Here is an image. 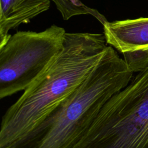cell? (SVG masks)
Listing matches in <instances>:
<instances>
[{
  "mask_svg": "<svg viewBox=\"0 0 148 148\" xmlns=\"http://www.w3.org/2000/svg\"><path fill=\"white\" fill-rule=\"evenodd\" d=\"M66 32L52 25L40 32L18 31L0 46V98L25 90L61 50Z\"/></svg>",
  "mask_w": 148,
  "mask_h": 148,
  "instance_id": "obj_4",
  "label": "cell"
},
{
  "mask_svg": "<svg viewBox=\"0 0 148 148\" xmlns=\"http://www.w3.org/2000/svg\"><path fill=\"white\" fill-rule=\"evenodd\" d=\"M129 69L134 73L140 72L148 66V50H140L123 54Z\"/></svg>",
  "mask_w": 148,
  "mask_h": 148,
  "instance_id": "obj_7",
  "label": "cell"
},
{
  "mask_svg": "<svg viewBox=\"0 0 148 148\" xmlns=\"http://www.w3.org/2000/svg\"><path fill=\"white\" fill-rule=\"evenodd\" d=\"M51 0H0V46L11 29L31 20L50 6Z\"/></svg>",
  "mask_w": 148,
  "mask_h": 148,
  "instance_id": "obj_6",
  "label": "cell"
},
{
  "mask_svg": "<svg viewBox=\"0 0 148 148\" xmlns=\"http://www.w3.org/2000/svg\"><path fill=\"white\" fill-rule=\"evenodd\" d=\"M106 42L122 54L148 50V17L103 23Z\"/></svg>",
  "mask_w": 148,
  "mask_h": 148,
  "instance_id": "obj_5",
  "label": "cell"
},
{
  "mask_svg": "<svg viewBox=\"0 0 148 148\" xmlns=\"http://www.w3.org/2000/svg\"><path fill=\"white\" fill-rule=\"evenodd\" d=\"M71 148H148V66L106 102Z\"/></svg>",
  "mask_w": 148,
  "mask_h": 148,
  "instance_id": "obj_3",
  "label": "cell"
},
{
  "mask_svg": "<svg viewBox=\"0 0 148 148\" xmlns=\"http://www.w3.org/2000/svg\"><path fill=\"white\" fill-rule=\"evenodd\" d=\"M107 44L101 34L66 32L60 51L3 116L0 148H31L43 125L96 66Z\"/></svg>",
  "mask_w": 148,
  "mask_h": 148,
  "instance_id": "obj_1",
  "label": "cell"
},
{
  "mask_svg": "<svg viewBox=\"0 0 148 148\" xmlns=\"http://www.w3.org/2000/svg\"><path fill=\"white\" fill-rule=\"evenodd\" d=\"M132 75L124 60L108 46L88 77L43 125L31 148H71Z\"/></svg>",
  "mask_w": 148,
  "mask_h": 148,
  "instance_id": "obj_2",
  "label": "cell"
}]
</instances>
